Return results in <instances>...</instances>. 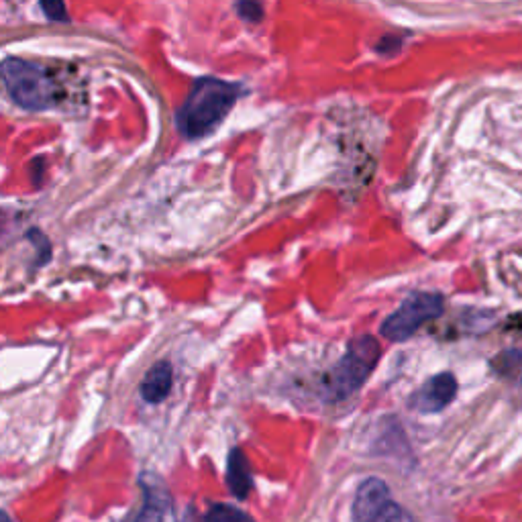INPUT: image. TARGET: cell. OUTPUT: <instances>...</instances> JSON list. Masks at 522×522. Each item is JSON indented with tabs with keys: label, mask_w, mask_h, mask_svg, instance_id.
I'll list each match as a JSON object with an SVG mask.
<instances>
[{
	"label": "cell",
	"mask_w": 522,
	"mask_h": 522,
	"mask_svg": "<svg viewBox=\"0 0 522 522\" xmlns=\"http://www.w3.org/2000/svg\"><path fill=\"white\" fill-rule=\"evenodd\" d=\"M39 9L51 21H68V9L64 3H41Z\"/></svg>",
	"instance_id": "5bb4252c"
},
{
	"label": "cell",
	"mask_w": 522,
	"mask_h": 522,
	"mask_svg": "<svg viewBox=\"0 0 522 522\" xmlns=\"http://www.w3.org/2000/svg\"><path fill=\"white\" fill-rule=\"evenodd\" d=\"M374 522H416L414 516L396 502H388Z\"/></svg>",
	"instance_id": "7c38bea8"
},
{
	"label": "cell",
	"mask_w": 522,
	"mask_h": 522,
	"mask_svg": "<svg viewBox=\"0 0 522 522\" xmlns=\"http://www.w3.org/2000/svg\"><path fill=\"white\" fill-rule=\"evenodd\" d=\"M380 355H382V347L376 337L372 335L355 337L347 345L345 355L325 376V384H323L325 400L341 402L351 394H355L374 372Z\"/></svg>",
	"instance_id": "7a4b0ae2"
},
{
	"label": "cell",
	"mask_w": 522,
	"mask_h": 522,
	"mask_svg": "<svg viewBox=\"0 0 522 522\" xmlns=\"http://www.w3.org/2000/svg\"><path fill=\"white\" fill-rule=\"evenodd\" d=\"M3 522H13V520H11V516H9L7 512H3Z\"/></svg>",
	"instance_id": "9a60e30c"
},
{
	"label": "cell",
	"mask_w": 522,
	"mask_h": 522,
	"mask_svg": "<svg viewBox=\"0 0 522 522\" xmlns=\"http://www.w3.org/2000/svg\"><path fill=\"white\" fill-rule=\"evenodd\" d=\"M388 502H392V498H390V490L384 480H380V478L365 480L357 488V494L353 500L355 522H374Z\"/></svg>",
	"instance_id": "52a82bcc"
},
{
	"label": "cell",
	"mask_w": 522,
	"mask_h": 522,
	"mask_svg": "<svg viewBox=\"0 0 522 522\" xmlns=\"http://www.w3.org/2000/svg\"><path fill=\"white\" fill-rule=\"evenodd\" d=\"M172 376H174V372H172V365L168 361L155 363L141 382L143 400H147L149 404H158L164 398H168V394L172 390V382H174Z\"/></svg>",
	"instance_id": "ba28073f"
},
{
	"label": "cell",
	"mask_w": 522,
	"mask_h": 522,
	"mask_svg": "<svg viewBox=\"0 0 522 522\" xmlns=\"http://www.w3.org/2000/svg\"><path fill=\"white\" fill-rule=\"evenodd\" d=\"M237 13L241 19H245L249 23H257L264 19V9H261V5H257V3H239Z\"/></svg>",
	"instance_id": "4fadbf2b"
},
{
	"label": "cell",
	"mask_w": 522,
	"mask_h": 522,
	"mask_svg": "<svg viewBox=\"0 0 522 522\" xmlns=\"http://www.w3.org/2000/svg\"><path fill=\"white\" fill-rule=\"evenodd\" d=\"M141 490H143L141 508L125 522H176L172 496L166 484L158 476L143 474Z\"/></svg>",
	"instance_id": "5b68a950"
},
{
	"label": "cell",
	"mask_w": 522,
	"mask_h": 522,
	"mask_svg": "<svg viewBox=\"0 0 522 522\" xmlns=\"http://www.w3.org/2000/svg\"><path fill=\"white\" fill-rule=\"evenodd\" d=\"M457 396V380L453 374H437L425 386L416 392L410 400V406L419 412L433 414L447 408Z\"/></svg>",
	"instance_id": "8992f818"
},
{
	"label": "cell",
	"mask_w": 522,
	"mask_h": 522,
	"mask_svg": "<svg viewBox=\"0 0 522 522\" xmlns=\"http://www.w3.org/2000/svg\"><path fill=\"white\" fill-rule=\"evenodd\" d=\"M492 368L504 378L522 382V351H506L494 357Z\"/></svg>",
	"instance_id": "30bf717a"
},
{
	"label": "cell",
	"mask_w": 522,
	"mask_h": 522,
	"mask_svg": "<svg viewBox=\"0 0 522 522\" xmlns=\"http://www.w3.org/2000/svg\"><path fill=\"white\" fill-rule=\"evenodd\" d=\"M3 80L15 104L25 111H47L60 98V88L47 70L19 58L5 60Z\"/></svg>",
	"instance_id": "3957f363"
},
{
	"label": "cell",
	"mask_w": 522,
	"mask_h": 522,
	"mask_svg": "<svg viewBox=\"0 0 522 522\" xmlns=\"http://www.w3.org/2000/svg\"><path fill=\"white\" fill-rule=\"evenodd\" d=\"M243 88L219 78H200L178 109L176 127L186 139H200L215 131L235 107Z\"/></svg>",
	"instance_id": "6da1fadb"
},
{
	"label": "cell",
	"mask_w": 522,
	"mask_h": 522,
	"mask_svg": "<svg viewBox=\"0 0 522 522\" xmlns=\"http://www.w3.org/2000/svg\"><path fill=\"white\" fill-rule=\"evenodd\" d=\"M443 306L445 302L439 294L414 292L382 323L380 333L394 343L406 341L425 323L439 319L443 315Z\"/></svg>",
	"instance_id": "277c9868"
},
{
	"label": "cell",
	"mask_w": 522,
	"mask_h": 522,
	"mask_svg": "<svg viewBox=\"0 0 522 522\" xmlns=\"http://www.w3.org/2000/svg\"><path fill=\"white\" fill-rule=\"evenodd\" d=\"M204 522H255V520L237 506L213 504L204 514Z\"/></svg>",
	"instance_id": "8fae6325"
},
{
	"label": "cell",
	"mask_w": 522,
	"mask_h": 522,
	"mask_svg": "<svg viewBox=\"0 0 522 522\" xmlns=\"http://www.w3.org/2000/svg\"><path fill=\"white\" fill-rule=\"evenodd\" d=\"M227 484L231 494L239 500H245L253 488L249 461L239 447H235L227 459Z\"/></svg>",
	"instance_id": "9c48e42d"
}]
</instances>
